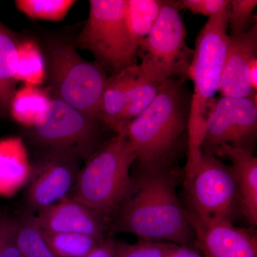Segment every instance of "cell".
Returning a JSON list of instances; mask_svg holds the SVG:
<instances>
[{
    "mask_svg": "<svg viewBox=\"0 0 257 257\" xmlns=\"http://www.w3.org/2000/svg\"><path fill=\"white\" fill-rule=\"evenodd\" d=\"M176 181L172 165L138 167L109 229L114 233L136 235L143 240H165L191 246L195 239L186 209L177 197Z\"/></svg>",
    "mask_w": 257,
    "mask_h": 257,
    "instance_id": "6da1fadb",
    "label": "cell"
},
{
    "mask_svg": "<svg viewBox=\"0 0 257 257\" xmlns=\"http://www.w3.org/2000/svg\"><path fill=\"white\" fill-rule=\"evenodd\" d=\"M187 80L169 79L148 107L128 125L124 137L136 155L138 167L172 165L181 139L188 126L191 99Z\"/></svg>",
    "mask_w": 257,
    "mask_h": 257,
    "instance_id": "7a4b0ae2",
    "label": "cell"
},
{
    "mask_svg": "<svg viewBox=\"0 0 257 257\" xmlns=\"http://www.w3.org/2000/svg\"><path fill=\"white\" fill-rule=\"evenodd\" d=\"M229 9L230 3L220 13L209 18L196 40L189 70L194 94L191 99L187 145L192 147H201L204 143L208 116L216 102L214 96L219 90L229 41Z\"/></svg>",
    "mask_w": 257,
    "mask_h": 257,
    "instance_id": "3957f363",
    "label": "cell"
},
{
    "mask_svg": "<svg viewBox=\"0 0 257 257\" xmlns=\"http://www.w3.org/2000/svg\"><path fill=\"white\" fill-rule=\"evenodd\" d=\"M136 161L133 147L122 135L106 140L86 160L72 190L79 201L110 223L130 184V169Z\"/></svg>",
    "mask_w": 257,
    "mask_h": 257,
    "instance_id": "277c9868",
    "label": "cell"
},
{
    "mask_svg": "<svg viewBox=\"0 0 257 257\" xmlns=\"http://www.w3.org/2000/svg\"><path fill=\"white\" fill-rule=\"evenodd\" d=\"M51 96L84 114L99 119L106 70L97 62H89L77 52L75 45L52 41L48 46Z\"/></svg>",
    "mask_w": 257,
    "mask_h": 257,
    "instance_id": "5b68a950",
    "label": "cell"
},
{
    "mask_svg": "<svg viewBox=\"0 0 257 257\" xmlns=\"http://www.w3.org/2000/svg\"><path fill=\"white\" fill-rule=\"evenodd\" d=\"M178 1H162L156 23L139 46L142 73L158 84L177 77L187 80L194 50L187 43V30Z\"/></svg>",
    "mask_w": 257,
    "mask_h": 257,
    "instance_id": "8992f818",
    "label": "cell"
},
{
    "mask_svg": "<svg viewBox=\"0 0 257 257\" xmlns=\"http://www.w3.org/2000/svg\"><path fill=\"white\" fill-rule=\"evenodd\" d=\"M127 0H91L85 25L76 47L87 50L96 62L113 73L138 65L127 22Z\"/></svg>",
    "mask_w": 257,
    "mask_h": 257,
    "instance_id": "52a82bcc",
    "label": "cell"
},
{
    "mask_svg": "<svg viewBox=\"0 0 257 257\" xmlns=\"http://www.w3.org/2000/svg\"><path fill=\"white\" fill-rule=\"evenodd\" d=\"M104 126L100 120L52 98L45 117L31 128V137L42 152L68 153L87 160L105 142Z\"/></svg>",
    "mask_w": 257,
    "mask_h": 257,
    "instance_id": "ba28073f",
    "label": "cell"
},
{
    "mask_svg": "<svg viewBox=\"0 0 257 257\" xmlns=\"http://www.w3.org/2000/svg\"><path fill=\"white\" fill-rule=\"evenodd\" d=\"M184 187L186 209L198 217L233 222L241 213L234 169L210 152L202 149L200 164L192 178L184 181Z\"/></svg>",
    "mask_w": 257,
    "mask_h": 257,
    "instance_id": "9c48e42d",
    "label": "cell"
},
{
    "mask_svg": "<svg viewBox=\"0 0 257 257\" xmlns=\"http://www.w3.org/2000/svg\"><path fill=\"white\" fill-rule=\"evenodd\" d=\"M256 96H222L216 101L208 116L203 150L212 153L226 144L253 155L257 138Z\"/></svg>",
    "mask_w": 257,
    "mask_h": 257,
    "instance_id": "30bf717a",
    "label": "cell"
},
{
    "mask_svg": "<svg viewBox=\"0 0 257 257\" xmlns=\"http://www.w3.org/2000/svg\"><path fill=\"white\" fill-rule=\"evenodd\" d=\"M80 161L68 153L42 152L31 164L26 192L29 211L37 212L68 197L80 170Z\"/></svg>",
    "mask_w": 257,
    "mask_h": 257,
    "instance_id": "8fae6325",
    "label": "cell"
},
{
    "mask_svg": "<svg viewBox=\"0 0 257 257\" xmlns=\"http://www.w3.org/2000/svg\"><path fill=\"white\" fill-rule=\"evenodd\" d=\"M186 214L203 257H257L253 229L236 227L227 219H202L187 209Z\"/></svg>",
    "mask_w": 257,
    "mask_h": 257,
    "instance_id": "7c38bea8",
    "label": "cell"
},
{
    "mask_svg": "<svg viewBox=\"0 0 257 257\" xmlns=\"http://www.w3.org/2000/svg\"><path fill=\"white\" fill-rule=\"evenodd\" d=\"M37 213V224L46 232L77 233L103 239L110 227L105 217L72 198H65Z\"/></svg>",
    "mask_w": 257,
    "mask_h": 257,
    "instance_id": "4fadbf2b",
    "label": "cell"
},
{
    "mask_svg": "<svg viewBox=\"0 0 257 257\" xmlns=\"http://www.w3.org/2000/svg\"><path fill=\"white\" fill-rule=\"evenodd\" d=\"M257 59V25L239 36L229 35L227 57L219 84L222 96L247 97L256 94L251 87L249 69Z\"/></svg>",
    "mask_w": 257,
    "mask_h": 257,
    "instance_id": "5bb4252c",
    "label": "cell"
},
{
    "mask_svg": "<svg viewBox=\"0 0 257 257\" xmlns=\"http://www.w3.org/2000/svg\"><path fill=\"white\" fill-rule=\"evenodd\" d=\"M232 162L239 189L241 214L252 227L257 226V158L241 149L223 144L212 152Z\"/></svg>",
    "mask_w": 257,
    "mask_h": 257,
    "instance_id": "9a60e30c",
    "label": "cell"
},
{
    "mask_svg": "<svg viewBox=\"0 0 257 257\" xmlns=\"http://www.w3.org/2000/svg\"><path fill=\"white\" fill-rule=\"evenodd\" d=\"M32 165L20 138L0 140V197H11L28 184Z\"/></svg>",
    "mask_w": 257,
    "mask_h": 257,
    "instance_id": "2e32d148",
    "label": "cell"
},
{
    "mask_svg": "<svg viewBox=\"0 0 257 257\" xmlns=\"http://www.w3.org/2000/svg\"><path fill=\"white\" fill-rule=\"evenodd\" d=\"M139 74V65L133 66L113 73L106 80L101 96L99 119L116 135L120 133L128 93Z\"/></svg>",
    "mask_w": 257,
    "mask_h": 257,
    "instance_id": "e0dca14e",
    "label": "cell"
},
{
    "mask_svg": "<svg viewBox=\"0 0 257 257\" xmlns=\"http://www.w3.org/2000/svg\"><path fill=\"white\" fill-rule=\"evenodd\" d=\"M52 96L49 88L25 85L16 90L10 104V111L15 121L32 128L47 114Z\"/></svg>",
    "mask_w": 257,
    "mask_h": 257,
    "instance_id": "ac0fdd59",
    "label": "cell"
},
{
    "mask_svg": "<svg viewBox=\"0 0 257 257\" xmlns=\"http://www.w3.org/2000/svg\"><path fill=\"white\" fill-rule=\"evenodd\" d=\"M19 42L13 32L0 23V112L9 111L16 89L15 74Z\"/></svg>",
    "mask_w": 257,
    "mask_h": 257,
    "instance_id": "d6986e66",
    "label": "cell"
},
{
    "mask_svg": "<svg viewBox=\"0 0 257 257\" xmlns=\"http://www.w3.org/2000/svg\"><path fill=\"white\" fill-rule=\"evenodd\" d=\"M162 5V0H127L126 22L137 50L156 23Z\"/></svg>",
    "mask_w": 257,
    "mask_h": 257,
    "instance_id": "ffe728a7",
    "label": "cell"
},
{
    "mask_svg": "<svg viewBox=\"0 0 257 257\" xmlns=\"http://www.w3.org/2000/svg\"><path fill=\"white\" fill-rule=\"evenodd\" d=\"M47 77L46 66L41 49L35 42H19L15 81L26 85L38 86Z\"/></svg>",
    "mask_w": 257,
    "mask_h": 257,
    "instance_id": "44dd1931",
    "label": "cell"
},
{
    "mask_svg": "<svg viewBox=\"0 0 257 257\" xmlns=\"http://www.w3.org/2000/svg\"><path fill=\"white\" fill-rule=\"evenodd\" d=\"M162 85L147 78L140 69L138 78L128 93L127 101L121 118L120 135L124 136L128 125L152 104Z\"/></svg>",
    "mask_w": 257,
    "mask_h": 257,
    "instance_id": "7402d4cb",
    "label": "cell"
},
{
    "mask_svg": "<svg viewBox=\"0 0 257 257\" xmlns=\"http://www.w3.org/2000/svg\"><path fill=\"white\" fill-rule=\"evenodd\" d=\"M15 220L22 257H56L47 246L32 211H24Z\"/></svg>",
    "mask_w": 257,
    "mask_h": 257,
    "instance_id": "603a6c76",
    "label": "cell"
},
{
    "mask_svg": "<svg viewBox=\"0 0 257 257\" xmlns=\"http://www.w3.org/2000/svg\"><path fill=\"white\" fill-rule=\"evenodd\" d=\"M47 246L56 257H82L102 240L77 233H50L42 231Z\"/></svg>",
    "mask_w": 257,
    "mask_h": 257,
    "instance_id": "cb8c5ba5",
    "label": "cell"
},
{
    "mask_svg": "<svg viewBox=\"0 0 257 257\" xmlns=\"http://www.w3.org/2000/svg\"><path fill=\"white\" fill-rule=\"evenodd\" d=\"M74 0H18V9L32 19L59 22L63 20L75 4Z\"/></svg>",
    "mask_w": 257,
    "mask_h": 257,
    "instance_id": "d4e9b609",
    "label": "cell"
},
{
    "mask_svg": "<svg viewBox=\"0 0 257 257\" xmlns=\"http://www.w3.org/2000/svg\"><path fill=\"white\" fill-rule=\"evenodd\" d=\"M177 246L143 239L133 244L116 242V257H172Z\"/></svg>",
    "mask_w": 257,
    "mask_h": 257,
    "instance_id": "484cf974",
    "label": "cell"
},
{
    "mask_svg": "<svg viewBox=\"0 0 257 257\" xmlns=\"http://www.w3.org/2000/svg\"><path fill=\"white\" fill-rule=\"evenodd\" d=\"M257 5L256 0H231L230 1L228 30L230 36L236 37L248 31L256 23L253 13Z\"/></svg>",
    "mask_w": 257,
    "mask_h": 257,
    "instance_id": "4316f807",
    "label": "cell"
},
{
    "mask_svg": "<svg viewBox=\"0 0 257 257\" xmlns=\"http://www.w3.org/2000/svg\"><path fill=\"white\" fill-rule=\"evenodd\" d=\"M0 257H22L15 219L4 217L0 239Z\"/></svg>",
    "mask_w": 257,
    "mask_h": 257,
    "instance_id": "83f0119b",
    "label": "cell"
},
{
    "mask_svg": "<svg viewBox=\"0 0 257 257\" xmlns=\"http://www.w3.org/2000/svg\"><path fill=\"white\" fill-rule=\"evenodd\" d=\"M229 3V0H182L178 1V5L180 10H189L193 14L210 18L220 13Z\"/></svg>",
    "mask_w": 257,
    "mask_h": 257,
    "instance_id": "f1b7e54d",
    "label": "cell"
},
{
    "mask_svg": "<svg viewBox=\"0 0 257 257\" xmlns=\"http://www.w3.org/2000/svg\"><path fill=\"white\" fill-rule=\"evenodd\" d=\"M82 257H116V241L112 238L106 237Z\"/></svg>",
    "mask_w": 257,
    "mask_h": 257,
    "instance_id": "f546056e",
    "label": "cell"
},
{
    "mask_svg": "<svg viewBox=\"0 0 257 257\" xmlns=\"http://www.w3.org/2000/svg\"><path fill=\"white\" fill-rule=\"evenodd\" d=\"M172 257H203L196 250L189 246H177Z\"/></svg>",
    "mask_w": 257,
    "mask_h": 257,
    "instance_id": "4dcf8cb0",
    "label": "cell"
},
{
    "mask_svg": "<svg viewBox=\"0 0 257 257\" xmlns=\"http://www.w3.org/2000/svg\"><path fill=\"white\" fill-rule=\"evenodd\" d=\"M249 79L251 87L253 92L257 91V59L251 62L249 69Z\"/></svg>",
    "mask_w": 257,
    "mask_h": 257,
    "instance_id": "1f68e13d",
    "label": "cell"
},
{
    "mask_svg": "<svg viewBox=\"0 0 257 257\" xmlns=\"http://www.w3.org/2000/svg\"><path fill=\"white\" fill-rule=\"evenodd\" d=\"M5 216L0 215V239H1L2 230H3V222H4Z\"/></svg>",
    "mask_w": 257,
    "mask_h": 257,
    "instance_id": "d6a6232c",
    "label": "cell"
}]
</instances>
